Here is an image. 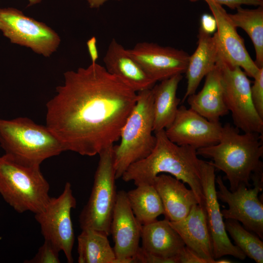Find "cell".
Masks as SVG:
<instances>
[{
    "label": "cell",
    "mask_w": 263,
    "mask_h": 263,
    "mask_svg": "<svg viewBox=\"0 0 263 263\" xmlns=\"http://www.w3.org/2000/svg\"><path fill=\"white\" fill-rule=\"evenodd\" d=\"M64 78L46 104V127L66 151L93 156L113 146L137 92L97 62L67 71Z\"/></svg>",
    "instance_id": "obj_1"
},
{
    "label": "cell",
    "mask_w": 263,
    "mask_h": 263,
    "mask_svg": "<svg viewBox=\"0 0 263 263\" xmlns=\"http://www.w3.org/2000/svg\"><path fill=\"white\" fill-rule=\"evenodd\" d=\"M155 146L145 158L130 165L121 178L132 181L136 186L152 185L161 173H168L187 184L194 193L198 204L205 206L200 168V159L197 150L189 146H180L171 141L165 130L154 132Z\"/></svg>",
    "instance_id": "obj_2"
},
{
    "label": "cell",
    "mask_w": 263,
    "mask_h": 263,
    "mask_svg": "<svg viewBox=\"0 0 263 263\" xmlns=\"http://www.w3.org/2000/svg\"><path fill=\"white\" fill-rule=\"evenodd\" d=\"M197 154L212 159L210 164L225 173L230 191L241 184L250 188L252 174L263 171V135L241 134L238 128L226 123L222 127L218 143L197 149Z\"/></svg>",
    "instance_id": "obj_3"
},
{
    "label": "cell",
    "mask_w": 263,
    "mask_h": 263,
    "mask_svg": "<svg viewBox=\"0 0 263 263\" xmlns=\"http://www.w3.org/2000/svg\"><path fill=\"white\" fill-rule=\"evenodd\" d=\"M0 145L5 154L25 164L40 166L65 149L46 127L27 117L0 119Z\"/></svg>",
    "instance_id": "obj_4"
},
{
    "label": "cell",
    "mask_w": 263,
    "mask_h": 263,
    "mask_svg": "<svg viewBox=\"0 0 263 263\" xmlns=\"http://www.w3.org/2000/svg\"><path fill=\"white\" fill-rule=\"evenodd\" d=\"M135 105L124 124L120 143L113 146L115 179L121 178L133 163L148 156L153 149V96L151 89L138 92Z\"/></svg>",
    "instance_id": "obj_5"
},
{
    "label": "cell",
    "mask_w": 263,
    "mask_h": 263,
    "mask_svg": "<svg viewBox=\"0 0 263 263\" xmlns=\"http://www.w3.org/2000/svg\"><path fill=\"white\" fill-rule=\"evenodd\" d=\"M50 185L40 166L25 164L5 154L0 156V194L15 211H42L48 204Z\"/></svg>",
    "instance_id": "obj_6"
},
{
    "label": "cell",
    "mask_w": 263,
    "mask_h": 263,
    "mask_svg": "<svg viewBox=\"0 0 263 263\" xmlns=\"http://www.w3.org/2000/svg\"><path fill=\"white\" fill-rule=\"evenodd\" d=\"M89 200L79 217L81 230L92 229L110 234L117 192L113 146L101 150Z\"/></svg>",
    "instance_id": "obj_7"
},
{
    "label": "cell",
    "mask_w": 263,
    "mask_h": 263,
    "mask_svg": "<svg viewBox=\"0 0 263 263\" xmlns=\"http://www.w3.org/2000/svg\"><path fill=\"white\" fill-rule=\"evenodd\" d=\"M220 67L224 98L234 124L244 132L263 134V119L257 113L251 95V82L239 66L228 63L220 53Z\"/></svg>",
    "instance_id": "obj_8"
},
{
    "label": "cell",
    "mask_w": 263,
    "mask_h": 263,
    "mask_svg": "<svg viewBox=\"0 0 263 263\" xmlns=\"http://www.w3.org/2000/svg\"><path fill=\"white\" fill-rule=\"evenodd\" d=\"M0 31L12 43L45 57L56 52L61 41L58 35L46 24L13 7L0 8Z\"/></svg>",
    "instance_id": "obj_9"
},
{
    "label": "cell",
    "mask_w": 263,
    "mask_h": 263,
    "mask_svg": "<svg viewBox=\"0 0 263 263\" xmlns=\"http://www.w3.org/2000/svg\"><path fill=\"white\" fill-rule=\"evenodd\" d=\"M76 206L71 184L67 182L60 195L51 197L45 208L35 214L44 240L63 251L69 263L74 262L72 250L75 238L71 212Z\"/></svg>",
    "instance_id": "obj_10"
},
{
    "label": "cell",
    "mask_w": 263,
    "mask_h": 263,
    "mask_svg": "<svg viewBox=\"0 0 263 263\" xmlns=\"http://www.w3.org/2000/svg\"><path fill=\"white\" fill-rule=\"evenodd\" d=\"M263 171L253 173L251 180L253 188L241 184L234 191L227 188L221 176L216 178L219 188L217 198L228 206L221 210L223 218L238 221L261 239L263 238V204L258 195L263 190Z\"/></svg>",
    "instance_id": "obj_11"
},
{
    "label": "cell",
    "mask_w": 263,
    "mask_h": 263,
    "mask_svg": "<svg viewBox=\"0 0 263 263\" xmlns=\"http://www.w3.org/2000/svg\"><path fill=\"white\" fill-rule=\"evenodd\" d=\"M200 168L213 258L216 260L225 255H231L244 260L246 255L232 243L225 229L217 196L215 168L209 161L200 159Z\"/></svg>",
    "instance_id": "obj_12"
},
{
    "label": "cell",
    "mask_w": 263,
    "mask_h": 263,
    "mask_svg": "<svg viewBox=\"0 0 263 263\" xmlns=\"http://www.w3.org/2000/svg\"><path fill=\"white\" fill-rule=\"evenodd\" d=\"M222 127L220 121H209L190 108L182 105L178 108L173 122L165 131L172 142L197 150L218 143Z\"/></svg>",
    "instance_id": "obj_13"
},
{
    "label": "cell",
    "mask_w": 263,
    "mask_h": 263,
    "mask_svg": "<svg viewBox=\"0 0 263 263\" xmlns=\"http://www.w3.org/2000/svg\"><path fill=\"white\" fill-rule=\"evenodd\" d=\"M146 74L156 82L185 74L189 55L186 52L157 43L142 42L128 49Z\"/></svg>",
    "instance_id": "obj_14"
},
{
    "label": "cell",
    "mask_w": 263,
    "mask_h": 263,
    "mask_svg": "<svg viewBox=\"0 0 263 263\" xmlns=\"http://www.w3.org/2000/svg\"><path fill=\"white\" fill-rule=\"evenodd\" d=\"M142 227L130 207L127 192L117 191L110 225L116 263H132L140 247Z\"/></svg>",
    "instance_id": "obj_15"
},
{
    "label": "cell",
    "mask_w": 263,
    "mask_h": 263,
    "mask_svg": "<svg viewBox=\"0 0 263 263\" xmlns=\"http://www.w3.org/2000/svg\"><path fill=\"white\" fill-rule=\"evenodd\" d=\"M207 4L216 23V36L220 53L233 66L240 67L248 76L254 78L260 68L250 57L243 38L232 22L228 13L222 5L212 0H204Z\"/></svg>",
    "instance_id": "obj_16"
},
{
    "label": "cell",
    "mask_w": 263,
    "mask_h": 263,
    "mask_svg": "<svg viewBox=\"0 0 263 263\" xmlns=\"http://www.w3.org/2000/svg\"><path fill=\"white\" fill-rule=\"evenodd\" d=\"M185 245L209 263H214L213 247L205 207L196 204L188 215L177 221H169Z\"/></svg>",
    "instance_id": "obj_17"
},
{
    "label": "cell",
    "mask_w": 263,
    "mask_h": 263,
    "mask_svg": "<svg viewBox=\"0 0 263 263\" xmlns=\"http://www.w3.org/2000/svg\"><path fill=\"white\" fill-rule=\"evenodd\" d=\"M103 62L109 73L120 79L136 92L151 89L156 83L130 55L128 49L114 38L109 45Z\"/></svg>",
    "instance_id": "obj_18"
},
{
    "label": "cell",
    "mask_w": 263,
    "mask_h": 263,
    "mask_svg": "<svg viewBox=\"0 0 263 263\" xmlns=\"http://www.w3.org/2000/svg\"><path fill=\"white\" fill-rule=\"evenodd\" d=\"M152 185L162 202L165 219L169 221L183 219L194 205L199 204L193 191L188 188L184 183L169 174H158Z\"/></svg>",
    "instance_id": "obj_19"
},
{
    "label": "cell",
    "mask_w": 263,
    "mask_h": 263,
    "mask_svg": "<svg viewBox=\"0 0 263 263\" xmlns=\"http://www.w3.org/2000/svg\"><path fill=\"white\" fill-rule=\"evenodd\" d=\"M141 239L145 252L171 263H178L177 256L186 246L166 219L142 225Z\"/></svg>",
    "instance_id": "obj_20"
},
{
    "label": "cell",
    "mask_w": 263,
    "mask_h": 263,
    "mask_svg": "<svg viewBox=\"0 0 263 263\" xmlns=\"http://www.w3.org/2000/svg\"><path fill=\"white\" fill-rule=\"evenodd\" d=\"M220 55L216 36L199 29L197 47L189 56L186 71L187 89L182 102L195 93L202 79L215 67Z\"/></svg>",
    "instance_id": "obj_21"
},
{
    "label": "cell",
    "mask_w": 263,
    "mask_h": 263,
    "mask_svg": "<svg viewBox=\"0 0 263 263\" xmlns=\"http://www.w3.org/2000/svg\"><path fill=\"white\" fill-rule=\"evenodd\" d=\"M201 90L187 98L190 108L207 120L219 122L221 117L229 111L225 103L220 67L214 68L206 75Z\"/></svg>",
    "instance_id": "obj_22"
},
{
    "label": "cell",
    "mask_w": 263,
    "mask_h": 263,
    "mask_svg": "<svg viewBox=\"0 0 263 263\" xmlns=\"http://www.w3.org/2000/svg\"><path fill=\"white\" fill-rule=\"evenodd\" d=\"M182 78V75H176L160 81L151 88L154 132L165 130L174 119L180 102L176 95L177 90Z\"/></svg>",
    "instance_id": "obj_23"
},
{
    "label": "cell",
    "mask_w": 263,
    "mask_h": 263,
    "mask_svg": "<svg viewBox=\"0 0 263 263\" xmlns=\"http://www.w3.org/2000/svg\"><path fill=\"white\" fill-rule=\"evenodd\" d=\"M105 233L92 229L82 230L77 237L79 263H116L113 247Z\"/></svg>",
    "instance_id": "obj_24"
},
{
    "label": "cell",
    "mask_w": 263,
    "mask_h": 263,
    "mask_svg": "<svg viewBox=\"0 0 263 263\" xmlns=\"http://www.w3.org/2000/svg\"><path fill=\"white\" fill-rule=\"evenodd\" d=\"M127 196L134 216L142 225L151 223L164 214L162 202L152 185L136 186L127 192Z\"/></svg>",
    "instance_id": "obj_25"
},
{
    "label": "cell",
    "mask_w": 263,
    "mask_h": 263,
    "mask_svg": "<svg viewBox=\"0 0 263 263\" xmlns=\"http://www.w3.org/2000/svg\"><path fill=\"white\" fill-rule=\"evenodd\" d=\"M234 14L228 16L236 28L243 29L248 35L254 45L256 59L259 68L263 67V6L255 9L240 6Z\"/></svg>",
    "instance_id": "obj_26"
},
{
    "label": "cell",
    "mask_w": 263,
    "mask_h": 263,
    "mask_svg": "<svg viewBox=\"0 0 263 263\" xmlns=\"http://www.w3.org/2000/svg\"><path fill=\"white\" fill-rule=\"evenodd\" d=\"M225 225L236 245L246 256L257 263H263V242L261 238L245 228L238 221L227 219Z\"/></svg>",
    "instance_id": "obj_27"
},
{
    "label": "cell",
    "mask_w": 263,
    "mask_h": 263,
    "mask_svg": "<svg viewBox=\"0 0 263 263\" xmlns=\"http://www.w3.org/2000/svg\"><path fill=\"white\" fill-rule=\"evenodd\" d=\"M60 251L50 241L44 240L35 256L24 261L25 263H60Z\"/></svg>",
    "instance_id": "obj_28"
},
{
    "label": "cell",
    "mask_w": 263,
    "mask_h": 263,
    "mask_svg": "<svg viewBox=\"0 0 263 263\" xmlns=\"http://www.w3.org/2000/svg\"><path fill=\"white\" fill-rule=\"evenodd\" d=\"M253 78V84L251 86V98L257 113L263 119V67L260 68Z\"/></svg>",
    "instance_id": "obj_29"
},
{
    "label": "cell",
    "mask_w": 263,
    "mask_h": 263,
    "mask_svg": "<svg viewBox=\"0 0 263 263\" xmlns=\"http://www.w3.org/2000/svg\"><path fill=\"white\" fill-rule=\"evenodd\" d=\"M191 2H196L199 0H189ZM221 5H225L231 9H236L242 5L263 6V0H212Z\"/></svg>",
    "instance_id": "obj_30"
},
{
    "label": "cell",
    "mask_w": 263,
    "mask_h": 263,
    "mask_svg": "<svg viewBox=\"0 0 263 263\" xmlns=\"http://www.w3.org/2000/svg\"><path fill=\"white\" fill-rule=\"evenodd\" d=\"M178 263H209V262L200 257L187 246L182 250L177 256Z\"/></svg>",
    "instance_id": "obj_31"
},
{
    "label": "cell",
    "mask_w": 263,
    "mask_h": 263,
    "mask_svg": "<svg viewBox=\"0 0 263 263\" xmlns=\"http://www.w3.org/2000/svg\"><path fill=\"white\" fill-rule=\"evenodd\" d=\"M200 27L206 32L211 34L216 29V23L213 16L204 14L201 19Z\"/></svg>",
    "instance_id": "obj_32"
},
{
    "label": "cell",
    "mask_w": 263,
    "mask_h": 263,
    "mask_svg": "<svg viewBox=\"0 0 263 263\" xmlns=\"http://www.w3.org/2000/svg\"><path fill=\"white\" fill-rule=\"evenodd\" d=\"M86 44L92 63H96L99 55L96 38L95 37H92L88 40Z\"/></svg>",
    "instance_id": "obj_33"
},
{
    "label": "cell",
    "mask_w": 263,
    "mask_h": 263,
    "mask_svg": "<svg viewBox=\"0 0 263 263\" xmlns=\"http://www.w3.org/2000/svg\"><path fill=\"white\" fill-rule=\"evenodd\" d=\"M91 8H98L109 0H86ZM120 1L122 0H113Z\"/></svg>",
    "instance_id": "obj_34"
},
{
    "label": "cell",
    "mask_w": 263,
    "mask_h": 263,
    "mask_svg": "<svg viewBox=\"0 0 263 263\" xmlns=\"http://www.w3.org/2000/svg\"><path fill=\"white\" fill-rule=\"evenodd\" d=\"M233 262H231V260L227 259H220L219 258L215 260L214 263H231Z\"/></svg>",
    "instance_id": "obj_35"
},
{
    "label": "cell",
    "mask_w": 263,
    "mask_h": 263,
    "mask_svg": "<svg viewBox=\"0 0 263 263\" xmlns=\"http://www.w3.org/2000/svg\"><path fill=\"white\" fill-rule=\"evenodd\" d=\"M28 6H32L40 3L42 0H28Z\"/></svg>",
    "instance_id": "obj_36"
}]
</instances>
